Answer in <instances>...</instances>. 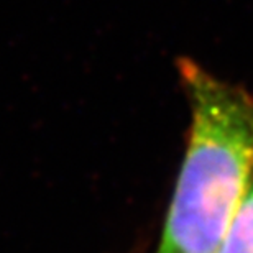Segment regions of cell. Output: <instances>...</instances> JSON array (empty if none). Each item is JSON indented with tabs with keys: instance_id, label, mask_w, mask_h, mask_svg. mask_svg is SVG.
Here are the masks:
<instances>
[{
	"instance_id": "1",
	"label": "cell",
	"mask_w": 253,
	"mask_h": 253,
	"mask_svg": "<svg viewBox=\"0 0 253 253\" xmlns=\"http://www.w3.org/2000/svg\"><path fill=\"white\" fill-rule=\"evenodd\" d=\"M178 69L192 119L156 253H215L253 179V97L192 59Z\"/></svg>"
},
{
	"instance_id": "2",
	"label": "cell",
	"mask_w": 253,
	"mask_h": 253,
	"mask_svg": "<svg viewBox=\"0 0 253 253\" xmlns=\"http://www.w3.org/2000/svg\"><path fill=\"white\" fill-rule=\"evenodd\" d=\"M215 253H253V179Z\"/></svg>"
}]
</instances>
